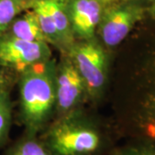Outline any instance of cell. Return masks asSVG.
Segmentation results:
<instances>
[{"label": "cell", "instance_id": "ba28073f", "mask_svg": "<svg viewBox=\"0 0 155 155\" xmlns=\"http://www.w3.org/2000/svg\"><path fill=\"white\" fill-rule=\"evenodd\" d=\"M66 8L76 41L97 37L104 5L97 0H66Z\"/></svg>", "mask_w": 155, "mask_h": 155}, {"label": "cell", "instance_id": "9c48e42d", "mask_svg": "<svg viewBox=\"0 0 155 155\" xmlns=\"http://www.w3.org/2000/svg\"><path fill=\"white\" fill-rule=\"evenodd\" d=\"M3 35L27 41L47 42L40 25L38 17L32 9L19 15L11 22Z\"/></svg>", "mask_w": 155, "mask_h": 155}, {"label": "cell", "instance_id": "9a60e30c", "mask_svg": "<svg viewBox=\"0 0 155 155\" xmlns=\"http://www.w3.org/2000/svg\"><path fill=\"white\" fill-rule=\"evenodd\" d=\"M110 155H155V140L126 139L122 145H116Z\"/></svg>", "mask_w": 155, "mask_h": 155}, {"label": "cell", "instance_id": "2e32d148", "mask_svg": "<svg viewBox=\"0 0 155 155\" xmlns=\"http://www.w3.org/2000/svg\"><path fill=\"white\" fill-rule=\"evenodd\" d=\"M15 79H17V73L0 67V91L7 87H11Z\"/></svg>", "mask_w": 155, "mask_h": 155}, {"label": "cell", "instance_id": "5b68a950", "mask_svg": "<svg viewBox=\"0 0 155 155\" xmlns=\"http://www.w3.org/2000/svg\"><path fill=\"white\" fill-rule=\"evenodd\" d=\"M145 0H121L106 6L97 31V37L110 52L118 48L135 27L147 17Z\"/></svg>", "mask_w": 155, "mask_h": 155}, {"label": "cell", "instance_id": "e0dca14e", "mask_svg": "<svg viewBox=\"0 0 155 155\" xmlns=\"http://www.w3.org/2000/svg\"><path fill=\"white\" fill-rule=\"evenodd\" d=\"M147 17H149V18L155 19V0L153 1V2H152L151 4L148 5Z\"/></svg>", "mask_w": 155, "mask_h": 155}, {"label": "cell", "instance_id": "52a82bcc", "mask_svg": "<svg viewBox=\"0 0 155 155\" xmlns=\"http://www.w3.org/2000/svg\"><path fill=\"white\" fill-rule=\"evenodd\" d=\"M52 50L47 42H33L0 35V67L20 73L33 65L52 59Z\"/></svg>", "mask_w": 155, "mask_h": 155}, {"label": "cell", "instance_id": "5bb4252c", "mask_svg": "<svg viewBox=\"0 0 155 155\" xmlns=\"http://www.w3.org/2000/svg\"><path fill=\"white\" fill-rule=\"evenodd\" d=\"M12 111L11 87H7L0 91V147H4L9 140L12 123Z\"/></svg>", "mask_w": 155, "mask_h": 155}, {"label": "cell", "instance_id": "d6986e66", "mask_svg": "<svg viewBox=\"0 0 155 155\" xmlns=\"http://www.w3.org/2000/svg\"><path fill=\"white\" fill-rule=\"evenodd\" d=\"M145 1H146V2H147L148 5H149V4H151V3H152V2H153L154 0H145Z\"/></svg>", "mask_w": 155, "mask_h": 155}, {"label": "cell", "instance_id": "6da1fadb", "mask_svg": "<svg viewBox=\"0 0 155 155\" xmlns=\"http://www.w3.org/2000/svg\"><path fill=\"white\" fill-rule=\"evenodd\" d=\"M118 48L111 122L120 138L155 140V19L146 17Z\"/></svg>", "mask_w": 155, "mask_h": 155}, {"label": "cell", "instance_id": "7a4b0ae2", "mask_svg": "<svg viewBox=\"0 0 155 155\" xmlns=\"http://www.w3.org/2000/svg\"><path fill=\"white\" fill-rule=\"evenodd\" d=\"M39 135L52 155H110L121 139L111 121L82 108L54 119Z\"/></svg>", "mask_w": 155, "mask_h": 155}, {"label": "cell", "instance_id": "277c9868", "mask_svg": "<svg viewBox=\"0 0 155 155\" xmlns=\"http://www.w3.org/2000/svg\"><path fill=\"white\" fill-rule=\"evenodd\" d=\"M67 55L83 78L88 100L97 102L102 99L110 82L111 52L95 37L76 41Z\"/></svg>", "mask_w": 155, "mask_h": 155}, {"label": "cell", "instance_id": "ac0fdd59", "mask_svg": "<svg viewBox=\"0 0 155 155\" xmlns=\"http://www.w3.org/2000/svg\"><path fill=\"white\" fill-rule=\"evenodd\" d=\"M97 1H99L102 5H104V7H106V6L113 5V4H115V3H117V2H119V1H121V0H97Z\"/></svg>", "mask_w": 155, "mask_h": 155}, {"label": "cell", "instance_id": "8fae6325", "mask_svg": "<svg viewBox=\"0 0 155 155\" xmlns=\"http://www.w3.org/2000/svg\"><path fill=\"white\" fill-rule=\"evenodd\" d=\"M32 10L36 13L38 17L40 25H41V28L43 32L47 42L49 45H52L53 47H54L56 49L60 52L61 54H64L65 50H64L63 43L61 41V36L56 29L53 22V19L47 10L43 1L35 0L32 7Z\"/></svg>", "mask_w": 155, "mask_h": 155}, {"label": "cell", "instance_id": "8992f818", "mask_svg": "<svg viewBox=\"0 0 155 155\" xmlns=\"http://www.w3.org/2000/svg\"><path fill=\"white\" fill-rule=\"evenodd\" d=\"M55 90L54 119L81 108L84 102L88 100L83 78L67 54H61L56 63Z\"/></svg>", "mask_w": 155, "mask_h": 155}, {"label": "cell", "instance_id": "30bf717a", "mask_svg": "<svg viewBox=\"0 0 155 155\" xmlns=\"http://www.w3.org/2000/svg\"><path fill=\"white\" fill-rule=\"evenodd\" d=\"M53 19L63 43L65 54H67L76 41L72 33L69 17L66 8V0H41Z\"/></svg>", "mask_w": 155, "mask_h": 155}, {"label": "cell", "instance_id": "7c38bea8", "mask_svg": "<svg viewBox=\"0 0 155 155\" xmlns=\"http://www.w3.org/2000/svg\"><path fill=\"white\" fill-rule=\"evenodd\" d=\"M5 155H52L39 134H23L7 149Z\"/></svg>", "mask_w": 155, "mask_h": 155}, {"label": "cell", "instance_id": "4fadbf2b", "mask_svg": "<svg viewBox=\"0 0 155 155\" xmlns=\"http://www.w3.org/2000/svg\"><path fill=\"white\" fill-rule=\"evenodd\" d=\"M35 0H0V35L24 11L32 9Z\"/></svg>", "mask_w": 155, "mask_h": 155}, {"label": "cell", "instance_id": "3957f363", "mask_svg": "<svg viewBox=\"0 0 155 155\" xmlns=\"http://www.w3.org/2000/svg\"><path fill=\"white\" fill-rule=\"evenodd\" d=\"M56 63L52 58L17 74L18 121L26 133L40 134L54 119Z\"/></svg>", "mask_w": 155, "mask_h": 155}]
</instances>
